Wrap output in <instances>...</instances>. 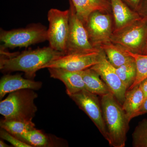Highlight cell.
<instances>
[{"mask_svg": "<svg viewBox=\"0 0 147 147\" xmlns=\"http://www.w3.org/2000/svg\"><path fill=\"white\" fill-rule=\"evenodd\" d=\"M141 54L147 55V37L145 41L144 45L142 49V53Z\"/></svg>", "mask_w": 147, "mask_h": 147, "instance_id": "f1b7e54d", "label": "cell"}, {"mask_svg": "<svg viewBox=\"0 0 147 147\" xmlns=\"http://www.w3.org/2000/svg\"><path fill=\"white\" fill-rule=\"evenodd\" d=\"M46 27L40 24H34L25 28L5 30L1 29V49L28 47L47 40Z\"/></svg>", "mask_w": 147, "mask_h": 147, "instance_id": "277c9868", "label": "cell"}, {"mask_svg": "<svg viewBox=\"0 0 147 147\" xmlns=\"http://www.w3.org/2000/svg\"><path fill=\"white\" fill-rule=\"evenodd\" d=\"M116 72L123 84L128 90L134 84L137 76V67L134 58L116 68Z\"/></svg>", "mask_w": 147, "mask_h": 147, "instance_id": "44dd1931", "label": "cell"}, {"mask_svg": "<svg viewBox=\"0 0 147 147\" xmlns=\"http://www.w3.org/2000/svg\"><path fill=\"white\" fill-rule=\"evenodd\" d=\"M144 100V94L139 85L127 90L122 107L129 120L136 117V114Z\"/></svg>", "mask_w": 147, "mask_h": 147, "instance_id": "2e32d148", "label": "cell"}, {"mask_svg": "<svg viewBox=\"0 0 147 147\" xmlns=\"http://www.w3.org/2000/svg\"><path fill=\"white\" fill-rule=\"evenodd\" d=\"M126 4L135 11H137L142 0H122Z\"/></svg>", "mask_w": 147, "mask_h": 147, "instance_id": "484cf974", "label": "cell"}, {"mask_svg": "<svg viewBox=\"0 0 147 147\" xmlns=\"http://www.w3.org/2000/svg\"><path fill=\"white\" fill-rule=\"evenodd\" d=\"M99 51L65 54L45 65L42 69L57 68L70 71H83L97 63Z\"/></svg>", "mask_w": 147, "mask_h": 147, "instance_id": "8fae6325", "label": "cell"}, {"mask_svg": "<svg viewBox=\"0 0 147 147\" xmlns=\"http://www.w3.org/2000/svg\"><path fill=\"white\" fill-rule=\"evenodd\" d=\"M0 147H11L10 146H9L6 143L3 142L2 140H0Z\"/></svg>", "mask_w": 147, "mask_h": 147, "instance_id": "f546056e", "label": "cell"}, {"mask_svg": "<svg viewBox=\"0 0 147 147\" xmlns=\"http://www.w3.org/2000/svg\"><path fill=\"white\" fill-rule=\"evenodd\" d=\"M90 68L99 74L111 93L122 105L127 89L117 74L116 68L110 63L102 49H99L98 62Z\"/></svg>", "mask_w": 147, "mask_h": 147, "instance_id": "30bf717a", "label": "cell"}, {"mask_svg": "<svg viewBox=\"0 0 147 147\" xmlns=\"http://www.w3.org/2000/svg\"><path fill=\"white\" fill-rule=\"evenodd\" d=\"M0 137L2 139L9 142L14 147H32L30 145L23 142L2 128H1L0 130Z\"/></svg>", "mask_w": 147, "mask_h": 147, "instance_id": "cb8c5ba5", "label": "cell"}, {"mask_svg": "<svg viewBox=\"0 0 147 147\" xmlns=\"http://www.w3.org/2000/svg\"><path fill=\"white\" fill-rule=\"evenodd\" d=\"M98 49L104 51L108 60L116 68L133 59L127 53L126 50L111 41L101 44Z\"/></svg>", "mask_w": 147, "mask_h": 147, "instance_id": "e0dca14e", "label": "cell"}, {"mask_svg": "<svg viewBox=\"0 0 147 147\" xmlns=\"http://www.w3.org/2000/svg\"><path fill=\"white\" fill-rule=\"evenodd\" d=\"M69 16V9L62 11L53 8L47 13L49 26L47 30V40L49 46L65 54L66 53Z\"/></svg>", "mask_w": 147, "mask_h": 147, "instance_id": "8992f818", "label": "cell"}, {"mask_svg": "<svg viewBox=\"0 0 147 147\" xmlns=\"http://www.w3.org/2000/svg\"><path fill=\"white\" fill-rule=\"evenodd\" d=\"M139 85L144 94L145 100L147 98V78L143 80Z\"/></svg>", "mask_w": 147, "mask_h": 147, "instance_id": "83f0119b", "label": "cell"}, {"mask_svg": "<svg viewBox=\"0 0 147 147\" xmlns=\"http://www.w3.org/2000/svg\"><path fill=\"white\" fill-rule=\"evenodd\" d=\"M73 5L78 18L84 25L92 12L96 11L112 13L110 0H69Z\"/></svg>", "mask_w": 147, "mask_h": 147, "instance_id": "9a60e30c", "label": "cell"}, {"mask_svg": "<svg viewBox=\"0 0 147 147\" xmlns=\"http://www.w3.org/2000/svg\"><path fill=\"white\" fill-rule=\"evenodd\" d=\"M69 97L88 116L102 136L108 142L101 103L97 95L84 90L69 96Z\"/></svg>", "mask_w": 147, "mask_h": 147, "instance_id": "9c48e42d", "label": "cell"}, {"mask_svg": "<svg viewBox=\"0 0 147 147\" xmlns=\"http://www.w3.org/2000/svg\"><path fill=\"white\" fill-rule=\"evenodd\" d=\"M16 137L32 147H49L52 145L48 136L36 128Z\"/></svg>", "mask_w": 147, "mask_h": 147, "instance_id": "ffe728a7", "label": "cell"}, {"mask_svg": "<svg viewBox=\"0 0 147 147\" xmlns=\"http://www.w3.org/2000/svg\"><path fill=\"white\" fill-rule=\"evenodd\" d=\"M145 114H147V98L143 102L141 108L137 112L136 114V117Z\"/></svg>", "mask_w": 147, "mask_h": 147, "instance_id": "4316f807", "label": "cell"}, {"mask_svg": "<svg viewBox=\"0 0 147 147\" xmlns=\"http://www.w3.org/2000/svg\"><path fill=\"white\" fill-rule=\"evenodd\" d=\"M37 97L34 90L31 89L9 93L7 97L0 102V114L6 119L32 122L37 111L34 103Z\"/></svg>", "mask_w": 147, "mask_h": 147, "instance_id": "3957f363", "label": "cell"}, {"mask_svg": "<svg viewBox=\"0 0 147 147\" xmlns=\"http://www.w3.org/2000/svg\"><path fill=\"white\" fill-rule=\"evenodd\" d=\"M137 11L142 18L147 19V0H142Z\"/></svg>", "mask_w": 147, "mask_h": 147, "instance_id": "d4e9b609", "label": "cell"}, {"mask_svg": "<svg viewBox=\"0 0 147 147\" xmlns=\"http://www.w3.org/2000/svg\"><path fill=\"white\" fill-rule=\"evenodd\" d=\"M127 53L132 57L136 62L137 67V76L134 84L128 90L131 89L139 85L147 78V55L136 54L127 51Z\"/></svg>", "mask_w": 147, "mask_h": 147, "instance_id": "7402d4cb", "label": "cell"}, {"mask_svg": "<svg viewBox=\"0 0 147 147\" xmlns=\"http://www.w3.org/2000/svg\"><path fill=\"white\" fill-rule=\"evenodd\" d=\"M69 2V28L66 54L98 52L90 42L85 25L76 14L73 5Z\"/></svg>", "mask_w": 147, "mask_h": 147, "instance_id": "52a82bcc", "label": "cell"}, {"mask_svg": "<svg viewBox=\"0 0 147 147\" xmlns=\"http://www.w3.org/2000/svg\"><path fill=\"white\" fill-rule=\"evenodd\" d=\"M110 2L114 21L113 31L123 28L142 18L122 0H110Z\"/></svg>", "mask_w": 147, "mask_h": 147, "instance_id": "5bb4252c", "label": "cell"}, {"mask_svg": "<svg viewBox=\"0 0 147 147\" xmlns=\"http://www.w3.org/2000/svg\"><path fill=\"white\" fill-rule=\"evenodd\" d=\"M47 69L51 78L60 80L65 84L69 96L86 90L81 71H70L61 68Z\"/></svg>", "mask_w": 147, "mask_h": 147, "instance_id": "4fadbf2b", "label": "cell"}, {"mask_svg": "<svg viewBox=\"0 0 147 147\" xmlns=\"http://www.w3.org/2000/svg\"><path fill=\"white\" fill-rule=\"evenodd\" d=\"M86 90L102 96L111 92L99 74L91 68L81 71Z\"/></svg>", "mask_w": 147, "mask_h": 147, "instance_id": "ac0fdd59", "label": "cell"}, {"mask_svg": "<svg viewBox=\"0 0 147 147\" xmlns=\"http://www.w3.org/2000/svg\"><path fill=\"white\" fill-rule=\"evenodd\" d=\"M132 146L147 147V119L139 122L132 134Z\"/></svg>", "mask_w": 147, "mask_h": 147, "instance_id": "603a6c76", "label": "cell"}, {"mask_svg": "<svg viewBox=\"0 0 147 147\" xmlns=\"http://www.w3.org/2000/svg\"><path fill=\"white\" fill-rule=\"evenodd\" d=\"M111 13L96 11L90 15L85 24L89 38L94 47L110 41L113 34V18Z\"/></svg>", "mask_w": 147, "mask_h": 147, "instance_id": "ba28073f", "label": "cell"}, {"mask_svg": "<svg viewBox=\"0 0 147 147\" xmlns=\"http://www.w3.org/2000/svg\"><path fill=\"white\" fill-rule=\"evenodd\" d=\"M100 103L109 145L124 147L130 121L122 105L111 92L101 96Z\"/></svg>", "mask_w": 147, "mask_h": 147, "instance_id": "7a4b0ae2", "label": "cell"}, {"mask_svg": "<svg viewBox=\"0 0 147 147\" xmlns=\"http://www.w3.org/2000/svg\"><path fill=\"white\" fill-rule=\"evenodd\" d=\"M147 37V19L141 18L113 31L110 41L131 53L140 54Z\"/></svg>", "mask_w": 147, "mask_h": 147, "instance_id": "5b68a950", "label": "cell"}, {"mask_svg": "<svg viewBox=\"0 0 147 147\" xmlns=\"http://www.w3.org/2000/svg\"><path fill=\"white\" fill-rule=\"evenodd\" d=\"M1 71L3 72L23 71L27 79L34 80L37 71L65 54L49 46L12 54L1 49Z\"/></svg>", "mask_w": 147, "mask_h": 147, "instance_id": "6da1fadb", "label": "cell"}, {"mask_svg": "<svg viewBox=\"0 0 147 147\" xmlns=\"http://www.w3.org/2000/svg\"><path fill=\"white\" fill-rule=\"evenodd\" d=\"M0 126L1 128L6 130L16 137L35 128V125L33 122H27L5 119L1 120Z\"/></svg>", "mask_w": 147, "mask_h": 147, "instance_id": "d6986e66", "label": "cell"}, {"mask_svg": "<svg viewBox=\"0 0 147 147\" xmlns=\"http://www.w3.org/2000/svg\"><path fill=\"white\" fill-rule=\"evenodd\" d=\"M42 86L41 82L25 79L21 74H5L0 80V100L11 92L23 89L37 90L40 89Z\"/></svg>", "mask_w": 147, "mask_h": 147, "instance_id": "7c38bea8", "label": "cell"}]
</instances>
